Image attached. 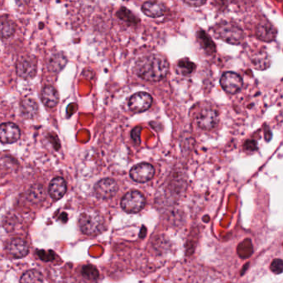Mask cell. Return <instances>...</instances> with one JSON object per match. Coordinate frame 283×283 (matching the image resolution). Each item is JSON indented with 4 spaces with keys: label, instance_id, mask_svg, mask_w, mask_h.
<instances>
[{
    "label": "cell",
    "instance_id": "cell-1",
    "mask_svg": "<svg viewBox=\"0 0 283 283\" xmlns=\"http://www.w3.org/2000/svg\"><path fill=\"white\" fill-rule=\"evenodd\" d=\"M168 70L167 60L160 54L145 55L135 64V72L145 81H161L166 77Z\"/></svg>",
    "mask_w": 283,
    "mask_h": 283
},
{
    "label": "cell",
    "instance_id": "cell-2",
    "mask_svg": "<svg viewBox=\"0 0 283 283\" xmlns=\"http://www.w3.org/2000/svg\"><path fill=\"white\" fill-rule=\"evenodd\" d=\"M78 223L81 232L90 236L101 234L105 230L104 218L96 211H88L81 214Z\"/></svg>",
    "mask_w": 283,
    "mask_h": 283
},
{
    "label": "cell",
    "instance_id": "cell-3",
    "mask_svg": "<svg viewBox=\"0 0 283 283\" xmlns=\"http://www.w3.org/2000/svg\"><path fill=\"white\" fill-rule=\"evenodd\" d=\"M215 32L219 39L230 44H239L243 39V31L238 26L229 23L216 26Z\"/></svg>",
    "mask_w": 283,
    "mask_h": 283
},
{
    "label": "cell",
    "instance_id": "cell-4",
    "mask_svg": "<svg viewBox=\"0 0 283 283\" xmlns=\"http://www.w3.org/2000/svg\"><path fill=\"white\" fill-rule=\"evenodd\" d=\"M146 200L144 196L139 191H131L126 194L121 200V207L129 214L138 213L143 210Z\"/></svg>",
    "mask_w": 283,
    "mask_h": 283
},
{
    "label": "cell",
    "instance_id": "cell-5",
    "mask_svg": "<svg viewBox=\"0 0 283 283\" xmlns=\"http://www.w3.org/2000/svg\"><path fill=\"white\" fill-rule=\"evenodd\" d=\"M196 122L200 128L212 129L219 123V113L213 107L206 106L200 109L196 118Z\"/></svg>",
    "mask_w": 283,
    "mask_h": 283
},
{
    "label": "cell",
    "instance_id": "cell-6",
    "mask_svg": "<svg viewBox=\"0 0 283 283\" xmlns=\"http://www.w3.org/2000/svg\"><path fill=\"white\" fill-rule=\"evenodd\" d=\"M94 192L99 199L108 200L112 198L118 192L117 182L114 179H102L95 185Z\"/></svg>",
    "mask_w": 283,
    "mask_h": 283
},
{
    "label": "cell",
    "instance_id": "cell-7",
    "mask_svg": "<svg viewBox=\"0 0 283 283\" xmlns=\"http://www.w3.org/2000/svg\"><path fill=\"white\" fill-rule=\"evenodd\" d=\"M220 85L229 94H237L243 87V80L239 74L228 71L222 76Z\"/></svg>",
    "mask_w": 283,
    "mask_h": 283
},
{
    "label": "cell",
    "instance_id": "cell-8",
    "mask_svg": "<svg viewBox=\"0 0 283 283\" xmlns=\"http://www.w3.org/2000/svg\"><path fill=\"white\" fill-rule=\"evenodd\" d=\"M154 174L155 169L154 166H152L151 164L146 162L138 164L130 171L131 178L139 183H144L150 181L151 179L154 178Z\"/></svg>",
    "mask_w": 283,
    "mask_h": 283
},
{
    "label": "cell",
    "instance_id": "cell-9",
    "mask_svg": "<svg viewBox=\"0 0 283 283\" xmlns=\"http://www.w3.org/2000/svg\"><path fill=\"white\" fill-rule=\"evenodd\" d=\"M153 103V98L146 92H139L134 94L128 101V105L131 110L140 113L147 110Z\"/></svg>",
    "mask_w": 283,
    "mask_h": 283
},
{
    "label": "cell",
    "instance_id": "cell-10",
    "mask_svg": "<svg viewBox=\"0 0 283 283\" xmlns=\"http://www.w3.org/2000/svg\"><path fill=\"white\" fill-rule=\"evenodd\" d=\"M20 138V129L13 123L0 124V142L2 143H13Z\"/></svg>",
    "mask_w": 283,
    "mask_h": 283
},
{
    "label": "cell",
    "instance_id": "cell-11",
    "mask_svg": "<svg viewBox=\"0 0 283 283\" xmlns=\"http://www.w3.org/2000/svg\"><path fill=\"white\" fill-rule=\"evenodd\" d=\"M6 250L15 258H24L29 253L28 243L22 238L11 239L7 244Z\"/></svg>",
    "mask_w": 283,
    "mask_h": 283
},
{
    "label": "cell",
    "instance_id": "cell-12",
    "mask_svg": "<svg viewBox=\"0 0 283 283\" xmlns=\"http://www.w3.org/2000/svg\"><path fill=\"white\" fill-rule=\"evenodd\" d=\"M36 72V61L32 58H22L17 65V73L23 79H32Z\"/></svg>",
    "mask_w": 283,
    "mask_h": 283
},
{
    "label": "cell",
    "instance_id": "cell-13",
    "mask_svg": "<svg viewBox=\"0 0 283 283\" xmlns=\"http://www.w3.org/2000/svg\"><path fill=\"white\" fill-rule=\"evenodd\" d=\"M142 10L145 14L153 18H158L165 14L166 6L159 1H147L142 6Z\"/></svg>",
    "mask_w": 283,
    "mask_h": 283
},
{
    "label": "cell",
    "instance_id": "cell-14",
    "mask_svg": "<svg viewBox=\"0 0 283 283\" xmlns=\"http://www.w3.org/2000/svg\"><path fill=\"white\" fill-rule=\"evenodd\" d=\"M20 112L24 119H34L39 114V105L36 100L31 98H27L23 100L20 105Z\"/></svg>",
    "mask_w": 283,
    "mask_h": 283
},
{
    "label": "cell",
    "instance_id": "cell-15",
    "mask_svg": "<svg viewBox=\"0 0 283 283\" xmlns=\"http://www.w3.org/2000/svg\"><path fill=\"white\" fill-rule=\"evenodd\" d=\"M41 98L46 106L48 108H53L58 104L59 95H58V90L53 86L47 85L43 88Z\"/></svg>",
    "mask_w": 283,
    "mask_h": 283
},
{
    "label": "cell",
    "instance_id": "cell-16",
    "mask_svg": "<svg viewBox=\"0 0 283 283\" xmlns=\"http://www.w3.org/2000/svg\"><path fill=\"white\" fill-rule=\"evenodd\" d=\"M66 192V183L62 177H55L49 185V194L52 198L59 200Z\"/></svg>",
    "mask_w": 283,
    "mask_h": 283
},
{
    "label": "cell",
    "instance_id": "cell-17",
    "mask_svg": "<svg viewBox=\"0 0 283 283\" xmlns=\"http://www.w3.org/2000/svg\"><path fill=\"white\" fill-rule=\"evenodd\" d=\"M66 58L63 54L55 53L48 61V69L52 72H59L66 64Z\"/></svg>",
    "mask_w": 283,
    "mask_h": 283
},
{
    "label": "cell",
    "instance_id": "cell-18",
    "mask_svg": "<svg viewBox=\"0 0 283 283\" xmlns=\"http://www.w3.org/2000/svg\"><path fill=\"white\" fill-rule=\"evenodd\" d=\"M197 39L200 46L203 47V49L206 51L207 53H213L215 51V45L213 41L211 40V37L208 34L205 33L204 31L200 30L197 32Z\"/></svg>",
    "mask_w": 283,
    "mask_h": 283
},
{
    "label": "cell",
    "instance_id": "cell-19",
    "mask_svg": "<svg viewBox=\"0 0 283 283\" xmlns=\"http://www.w3.org/2000/svg\"><path fill=\"white\" fill-rule=\"evenodd\" d=\"M20 283H43V276L37 270H29L23 274Z\"/></svg>",
    "mask_w": 283,
    "mask_h": 283
},
{
    "label": "cell",
    "instance_id": "cell-20",
    "mask_svg": "<svg viewBox=\"0 0 283 283\" xmlns=\"http://www.w3.org/2000/svg\"><path fill=\"white\" fill-rule=\"evenodd\" d=\"M16 31V24L11 20L0 21V37L8 39L13 36Z\"/></svg>",
    "mask_w": 283,
    "mask_h": 283
},
{
    "label": "cell",
    "instance_id": "cell-21",
    "mask_svg": "<svg viewBox=\"0 0 283 283\" xmlns=\"http://www.w3.org/2000/svg\"><path fill=\"white\" fill-rule=\"evenodd\" d=\"M237 253L241 258H249L253 253V247L252 241L247 238L241 242L237 248Z\"/></svg>",
    "mask_w": 283,
    "mask_h": 283
},
{
    "label": "cell",
    "instance_id": "cell-22",
    "mask_svg": "<svg viewBox=\"0 0 283 283\" xmlns=\"http://www.w3.org/2000/svg\"><path fill=\"white\" fill-rule=\"evenodd\" d=\"M117 16L119 18L123 21L128 23V24H136L139 23V17H137L131 11L126 9V8H121L118 11Z\"/></svg>",
    "mask_w": 283,
    "mask_h": 283
},
{
    "label": "cell",
    "instance_id": "cell-23",
    "mask_svg": "<svg viewBox=\"0 0 283 283\" xmlns=\"http://www.w3.org/2000/svg\"><path fill=\"white\" fill-rule=\"evenodd\" d=\"M179 71L181 74L184 76H188L192 74L196 68V65L194 64L193 62H191L189 59H182L179 61L177 64Z\"/></svg>",
    "mask_w": 283,
    "mask_h": 283
},
{
    "label": "cell",
    "instance_id": "cell-24",
    "mask_svg": "<svg viewBox=\"0 0 283 283\" xmlns=\"http://www.w3.org/2000/svg\"><path fill=\"white\" fill-rule=\"evenodd\" d=\"M258 35L262 40L271 41L274 39L275 32L270 25L263 24V25L259 26Z\"/></svg>",
    "mask_w": 283,
    "mask_h": 283
},
{
    "label": "cell",
    "instance_id": "cell-25",
    "mask_svg": "<svg viewBox=\"0 0 283 283\" xmlns=\"http://www.w3.org/2000/svg\"><path fill=\"white\" fill-rule=\"evenodd\" d=\"M81 273L85 278H88L89 280H96L99 277V272L97 268L91 264L83 266Z\"/></svg>",
    "mask_w": 283,
    "mask_h": 283
},
{
    "label": "cell",
    "instance_id": "cell-26",
    "mask_svg": "<svg viewBox=\"0 0 283 283\" xmlns=\"http://www.w3.org/2000/svg\"><path fill=\"white\" fill-rule=\"evenodd\" d=\"M29 196L31 200L35 202L43 200L44 198V191H43V187L40 185L33 186L30 191Z\"/></svg>",
    "mask_w": 283,
    "mask_h": 283
},
{
    "label": "cell",
    "instance_id": "cell-27",
    "mask_svg": "<svg viewBox=\"0 0 283 283\" xmlns=\"http://www.w3.org/2000/svg\"><path fill=\"white\" fill-rule=\"evenodd\" d=\"M36 254L39 256V258L45 262H50L52 261L55 258V253L51 250H37Z\"/></svg>",
    "mask_w": 283,
    "mask_h": 283
},
{
    "label": "cell",
    "instance_id": "cell-28",
    "mask_svg": "<svg viewBox=\"0 0 283 283\" xmlns=\"http://www.w3.org/2000/svg\"><path fill=\"white\" fill-rule=\"evenodd\" d=\"M270 269L275 274H281L283 273V260L274 259L270 265Z\"/></svg>",
    "mask_w": 283,
    "mask_h": 283
},
{
    "label": "cell",
    "instance_id": "cell-29",
    "mask_svg": "<svg viewBox=\"0 0 283 283\" xmlns=\"http://www.w3.org/2000/svg\"><path fill=\"white\" fill-rule=\"evenodd\" d=\"M141 131H142V128H141V127H136V128H134V130L132 131V134H131L133 140H134V143H136L137 144H139V143H140Z\"/></svg>",
    "mask_w": 283,
    "mask_h": 283
},
{
    "label": "cell",
    "instance_id": "cell-30",
    "mask_svg": "<svg viewBox=\"0 0 283 283\" xmlns=\"http://www.w3.org/2000/svg\"><path fill=\"white\" fill-rule=\"evenodd\" d=\"M184 3L191 7H200L206 3V0H183Z\"/></svg>",
    "mask_w": 283,
    "mask_h": 283
},
{
    "label": "cell",
    "instance_id": "cell-31",
    "mask_svg": "<svg viewBox=\"0 0 283 283\" xmlns=\"http://www.w3.org/2000/svg\"><path fill=\"white\" fill-rule=\"evenodd\" d=\"M27 1H29V0H27ZM17 2L18 3V4H25L26 0H17Z\"/></svg>",
    "mask_w": 283,
    "mask_h": 283
}]
</instances>
